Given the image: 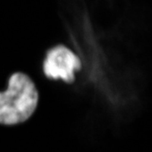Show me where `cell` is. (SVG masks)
<instances>
[{
	"mask_svg": "<svg viewBox=\"0 0 152 152\" xmlns=\"http://www.w3.org/2000/svg\"><path fill=\"white\" fill-rule=\"evenodd\" d=\"M38 98L37 87L29 76L22 73L12 75L7 89L0 92V125L26 123L37 107Z\"/></svg>",
	"mask_w": 152,
	"mask_h": 152,
	"instance_id": "6da1fadb",
	"label": "cell"
},
{
	"mask_svg": "<svg viewBox=\"0 0 152 152\" xmlns=\"http://www.w3.org/2000/svg\"><path fill=\"white\" fill-rule=\"evenodd\" d=\"M83 69L80 58L64 45L48 49L42 62V73L46 79L72 85L75 82V74Z\"/></svg>",
	"mask_w": 152,
	"mask_h": 152,
	"instance_id": "7a4b0ae2",
	"label": "cell"
}]
</instances>
